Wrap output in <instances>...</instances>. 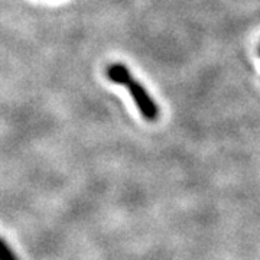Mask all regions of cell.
<instances>
[{
  "label": "cell",
  "instance_id": "1",
  "mask_svg": "<svg viewBox=\"0 0 260 260\" xmlns=\"http://www.w3.org/2000/svg\"><path fill=\"white\" fill-rule=\"evenodd\" d=\"M107 78L114 84L124 85L129 90L130 95L133 97V100L136 103L139 112L142 116L148 121L158 120L159 117V107L156 103L152 100V97L149 95L146 88L142 84L130 74L129 68L123 64H113L107 67L106 70Z\"/></svg>",
  "mask_w": 260,
  "mask_h": 260
}]
</instances>
